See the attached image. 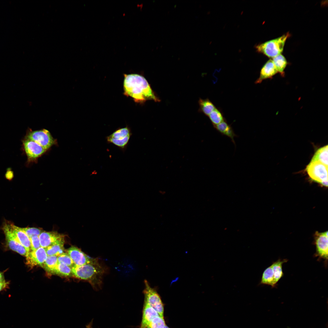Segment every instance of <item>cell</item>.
Returning <instances> with one entry per match:
<instances>
[{
    "label": "cell",
    "mask_w": 328,
    "mask_h": 328,
    "mask_svg": "<svg viewBox=\"0 0 328 328\" xmlns=\"http://www.w3.org/2000/svg\"><path fill=\"white\" fill-rule=\"evenodd\" d=\"M124 94L133 98L138 103H143L147 100L160 101L155 95L146 79L137 74H124Z\"/></svg>",
    "instance_id": "6da1fadb"
},
{
    "label": "cell",
    "mask_w": 328,
    "mask_h": 328,
    "mask_svg": "<svg viewBox=\"0 0 328 328\" xmlns=\"http://www.w3.org/2000/svg\"><path fill=\"white\" fill-rule=\"evenodd\" d=\"M105 270L97 258L91 263L80 266L75 265L71 268L73 275L79 279L89 281L97 289L101 287L102 278Z\"/></svg>",
    "instance_id": "7a4b0ae2"
},
{
    "label": "cell",
    "mask_w": 328,
    "mask_h": 328,
    "mask_svg": "<svg viewBox=\"0 0 328 328\" xmlns=\"http://www.w3.org/2000/svg\"><path fill=\"white\" fill-rule=\"evenodd\" d=\"M290 36L288 32L281 37L258 44L255 48L258 52L272 58L282 52L285 41Z\"/></svg>",
    "instance_id": "3957f363"
},
{
    "label": "cell",
    "mask_w": 328,
    "mask_h": 328,
    "mask_svg": "<svg viewBox=\"0 0 328 328\" xmlns=\"http://www.w3.org/2000/svg\"><path fill=\"white\" fill-rule=\"evenodd\" d=\"M287 261V259H279L267 268L263 273L261 283L275 287L283 275L282 265Z\"/></svg>",
    "instance_id": "277c9868"
},
{
    "label": "cell",
    "mask_w": 328,
    "mask_h": 328,
    "mask_svg": "<svg viewBox=\"0 0 328 328\" xmlns=\"http://www.w3.org/2000/svg\"><path fill=\"white\" fill-rule=\"evenodd\" d=\"M306 170L311 180L328 186V166L318 161H311Z\"/></svg>",
    "instance_id": "5b68a950"
},
{
    "label": "cell",
    "mask_w": 328,
    "mask_h": 328,
    "mask_svg": "<svg viewBox=\"0 0 328 328\" xmlns=\"http://www.w3.org/2000/svg\"><path fill=\"white\" fill-rule=\"evenodd\" d=\"M132 135L128 127L119 128L106 137L108 143H112L124 150L126 148Z\"/></svg>",
    "instance_id": "8992f818"
},
{
    "label": "cell",
    "mask_w": 328,
    "mask_h": 328,
    "mask_svg": "<svg viewBox=\"0 0 328 328\" xmlns=\"http://www.w3.org/2000/svg\"><path fill=\"white\" fill-rule=\"evenodd\" d=\"M145 303L155 310L160 316L163 317L164 307L160 296L155 290L150 287L147 281L145 280Z\"/></svg>",
    "instance_id": "52a82bcc"
},
{
    "label": "cell",
    "mask_w": 328,
    "mask_h": 328,
    "mask_svg": "<svg viewBox=\"0 0 328 328\" xmlns=\"http://www.w3.org/2000/svg\"><path fill=\"white\" fill-rule=\"evenodd\" d=\"M25 138L35 142L46 150L51 147L55 142L50 132L46 129L29 131Z\"/></svg>",
    "instance_id": "ba28073f"
},
{
    "label": "cell",
    "mask_w": 328,
    "mask_h": 328,
    "mask_svg": "<svg viewBox=\"0 0 328 328\" xmlns=\"http://www.w3.org/2000/svg\"><path fill=\"white\" fill-rule=\"evenodd\" d=\"M328 231H316L314 234V243L316 247V256L327 260L328 245Z\"/></svg>",
    "instance_id": "9c48e42d"
},
{
    "label": "cell",
    "mask_w": 328,
    "mask_h": 328,
    "mask_svg": "<svg viewBox=\"0 0 328 328\" xmlns=\"http://www.w3.org/2000/svg\"><path fill=\"white\" fill-rule=\"evenodd\" d=\"M22 146L29 162L37 158L46 150L35 142L25 138L22 141Z\"/></svg>",
    "instance_id": "30bf717a"
},
{
    "label": "cell",
    "mask_w": 328,
    "mask_h": 328,
    "mask_svg": "<svg viewBox=\"0 0 328 328\" xmlns=\"http://www.w3.org/2000/svg\"><path fill=\"white\" fill-rule=\"evenodd\" d=\"M7 245L12 250L26 257L29 252L15 238L9 227L8 223H5L2 228Z\"/></svg>",
    "instance_id": "8fae6325"
},
{
    "label": "cell",
    "mask_w": 328,
    "mask_h": 328,
    "mask_svg": "<svg viewBox=\"0 0 328 328\" xmlns=\"http://www.w3.org/2000/svg\"><path fill=\"white\" fill-rule=\"evenodd\" d=\"M47 256L45 248L41 247L36 250L28 253L26 256V264L31 268L37 265L41 266Z\"/></svg>",
    "instance_id": "7c38bea8"
},
{
    "label": "cell",
    "mask_w": 328,
    "mask_h": 328,
    "mask_svg": "<svg viewBox=\"0 0 328 328\" xmlns=\"http://www.w3.org/2000/svg\"><path fill=\"white\" fill-rule=\"evenodd\" d=\"M67 252L76 265H82L91 263L96 259L89 257L80 249L74 246H72L68 249Z\"/></svg>",
    "instance_id": "4fadbf2b"
},
{
    "label": "cell",
    "mask_w": 328,
    "mask_h": 328,
    "mask_svg": "<svg viewBox=\"0 0 328 328\" xmlns=\"http://www.w3.org/2000/svg\"><path fill=\"white\" fill-rule=\"evenodd\" d=\"M40 246L46 248L56 242L64 239V236L57 232L43 231L39 236Z\"/></svg>",
    "instance_id": "5bb4252c"
},
{
    "label": "cell",
    "mask_w": 328,
    "mask_h": 328,
    "mask_svg": "<svg viewBox=\"0 0 328 328\" xmlns=\"http://www.w3.org/2000/svg\"><path fill=\"white\" fill-rule=\"evenodd\" d=\"M278 73L272 59L267 61L261 68L258 78L255 84H260L265 80L272 78Z\"/></svg>",
    "instance_id": "9a60e30c"
},
{
    "label": "cell",
    "mask_w": 328,
    "mask_h": 328,
    "mask_svg": "<svg viewBox=\"0 0 328 328\" xmlns=\"http://www.w3.org/2000/svg\"><path fill=\"white\" fill-rule=\"evenodd\" d=\"M9 227L17 241L23 246L29 252L31 249L29 238L21 229L12 224L8 223Z\"/></svg>",
    "instance_id": "2e32d148"
},
{
    "label": "cell",
    "mask_w": 328,
    "mask_h": 328,
    "mask_svg": "<svg viewBox=\"0 0 328 328\" xmlns=\"http://www.w3.org/2000/svg\"><path fill=\"white\" fill-rule=\"evenodd\" d=\"M158 316H160L155 310L145 303L140 328H146L154 318Z\"/></svg>",
    "instance_id": "e0dca14e"
},
{
    "label": "cell",
    "mask_w": 328,
    "mask_h": 328,
    "mask_svg": "<svg viewBox=\"0 0 328 328\" xmlns=\"http://www.w3.org/2000/svg\"><path fill=\"white\" fill-rule=\"evenodd\" d=\"M213 126L221 135L230 138L233 143L235 145L234 138L237 136L235 133L231 125L227 123L225 119L219 124Z\"/></svg>",
    "instance_id": "ac0fdd59"
},
{
    "label": "cell",
    "mask_w": 328,
    "mask_h": 328,
    "mask_svg": "<svg viewBox=\"0 0 328 328\" xmlns=\"http://www.w3.org/2000/svg\"><path fill=\"white\" fill-rule=\"evenodd\" d=\"M64 239L59 241L45 248L47 256H57L64 253Z\"/></svg>",
    "instance_id": "d6986e66"
},
{
    "label": "cell",
    "mask_w": 328,
    "mask_h": 328,
    "mask_svg": "<svg viewBox=\"0 0 328 328\" xmlns=\"http://www.w3.org/2000/svg\"><path fill=\"white\" fill-rule=\"evenodd\" d=\"M328 151L327 145L320 148L316 152L311 161H318L328 166Z\"/></svg>",
    "instance_id": "ffe728a7"
},
{
    "label": "cell",
    "mask_w": 328,
    "mask_h": 328,
    "mask_svg": "<svg viewBox=\"0 0 328 328\" xmlns=\"http://www.w3.org/2000/svg\"><path fill=\"white\" fill-rule=\"evenodd\" d=\"M272 59L278 73H280L282 77H284V71L287 64V62L285 57L281 54Z\"/></svg>",
    "instance_id": "44dd1931"
},
{
    "label": "cell",
    "mask_w": 328,
    "mask_h": 328,
    "mask_svg": "<svg viewBox=\"0 0 328 328\" xmlns=\"http://www.w3.org/2000/svg\"><path fill=\"white\" fill-rule=\"evenodd\" d=\"M199 103L200 111L208 116L216 108L213 103L208 99L200 98Z\"/></svg>",
    "instance_id": "7402d4cb"
},
{
    "label": "cell",
    "mask_w": 328,
    "mask_h": 328,
    "mask_svg": "<svg viewBox=\"0 0 328 328\" xmlns=\"http://www.w3.org/2000/svg\"><path fill=\"white\" fill-rule=\"evenodd\" d=\"M50 274L63 276H69L72 274L71 268L63 264L58 263Z\"/></svg>",
    "instance_id": "603a6c76"
},
{
    "label": "cell",
    "mask_w": 328,
    "mask_h": 328,
    "mask_svg": "<svg viewBox=\"0 0 328 328\" xmlns=\"http://www.w3.org/2000/svg\"><path fill=\"white\" fill-rule=\"evenodd\" d=\"M57 257L55 255L47 256L46 260L41 266L47 272L50 273L58 263Z\"/></svg>",
    "instance_id": "cb8c5ba5"
},
{
    "label": "cell",
    "mask_w": 328,
    "mask_h": 328,
    "mask_svg": "<svg viewBox=\"0 0 328 328\" xmlns=\"http://www.w3.org/2000/svg\"><path fill=\"white\" fill-rule=\"evenodd\" d=\"M208 116L213 126L219 124L225 120L221 111L216 108Z\"/></svg>",
    "instance_id": "d4e9b609"
},
{
    "label": "cell",
    "mask_w": 328,
    "mask_h": 328,
    "mask_svg": "<svg viewBox=\"0 0 328 328\" xmlns=\"http://www.w3.org/2000/svg\"><path fill=\"white\" fill-rule=\"evenodd\" d=\"M58 263L63 264L70 268L75 265L72 259L67 253H63L57 257Z\"/></svg>",
    "instance_id": "484cf974"
},
{
    "label": "cell",
    "mask_w": 328,
    "mask_h": 328,
    "mask_svg": "<svg viewBox=\"0 0 328 328\" xmlns=\"http://www.w3.org/2000/svg\"><path fill=\"white\" fill-rule=\"evenodd\" d=\"M166 325L164 318L158 316L154 318L146 328H164Z\"/></svg>",
    "instance_id": "4316f807"
},
{
    "label": "cell",
    "mask_w": 328,
    "mask_h": 328,
    "mask_svg": "<svg viewBox=\"0 0 328 328\" xmlns=\"http://www.w3.org/2000/svg\"><path fill=\"white\" fill-rule=\"evenodd\" d=\"M21 230L24 231L30 238L34 236H39L43 231L41 229L35 227L21 228Z\"/></svg>",
    "instance_id": "83f0119b"
},
{
    "label": "cell",
    "mask_w": 328,
    "mask_h": 328,
    "mask_svg": "<svg viewBox=\"0 0 328 328\" xmlns=\"http://www.w3.org/2000/svg\"><path fill=\"white\" fill-rule=\"evenodd\" d=\"M31 243V249L32 251L37 250L41 247L38 236H34L29 238Z\"/></svg>",
    "instance_id": "f1b7e54d"
},
{
    "label": "cell",
    "mask_w": 328,
    "mask_h": 328,
    "mask_svg": "<svg viewBox=\"0 0 328 328\" xmlns=\"http://www.w3.org/2000/svg\"><path fill=\"white\" fill-rule=\"evenodd\" d=\"M5 177L7 179L11 180L13 177V173L12 171L10 169H8L5 174Z\"/></svg>",
    "instance_id": "f546056e"
},
{
    "label": "cell",
    "mask_w": 328,
    "mask_h": 328,
    "mask_svg": "<svg viewBox=\"0 0 328 328\" xmlns=\"http://www.w3.org/2000/svg\"><path fill=\"white\" fill-rule=\"evenodd\" d=\"M9 285V283L8 282H0V291L7 288Z\"/></svg>",
    "instance_id": "4dcf8cb0"
},
{
    "label": "cell",
    "mask_w": 328,
    "mask_h": 328,
    "mask_svg": "<svg viewBox=\"0 0 328 328\" xmlns=\"http://www.w3.org/2000/svg\"><path fill=\"white\" fill-rule=\"evenodd\" d=\"M5 282L6 281L3 273L0 272V282Z\"/></svg>",
    "instance_id": "1f68e13d"
},
{
    "label": "cell",
    "mask_w": 328,
    "mask_h": 328,
    "mask_svg": "<svg viewBox=\"0 0 328 328\" xmlns=\"http://www.w3.org/2000/svg\"><path fill=\"white\" fill-rule=\"evenodd\" d=\"M87 328H91L90 324H89L87 326Z\"/></svg>",
    "instance_id": "d6a6232c"
},
{
    "label": "cell",
    "mask_w": 328,
    "mask_h": 328,
    "mask_svg": "<svg viewBox=\"0 0 328 328\" xmlns=\"http://www.w3.org/2000/svg\"><path fill=\"white\" fill-rule=\"evenodd\" d=\"M164 328H169L167 325H166Z\"/></svg>",
    "instance_id": "836d02e7"
}]
</instances>
